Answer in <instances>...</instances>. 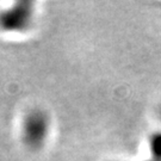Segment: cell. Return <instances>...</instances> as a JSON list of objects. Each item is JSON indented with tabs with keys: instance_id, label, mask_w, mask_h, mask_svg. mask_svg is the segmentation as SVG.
Listing matches in <instances>:
<instances>
[{
	"instance_id": "3957f363",
	"label": "cell",
	"mask_w": 161,
	"mask_h": 161,
	"mask_svg": "<svg viewBox=\"0 0 161 161\" xmlns=\"http://www.w3.org/2000/svg\"><path fill=\"white\" fill-rule=\"evenodd\" d=\"M150 156L147 161H161V131L154 132L149 138Z\"/></svg>"
},
{
	"instance_id": "6da1fadb",
	"label": "cell",
	"mask_w": 161,
	"mask_h": 161,
	"mask_svg": "<svg viewBox=\"0 0 161 161\" xmlns=\"http://www.w3.org/2000/svg\"><path fill=\"white\" fill-rule=\"evenodd\" d=\"M34 16V4L29 1L17 3L0 12V29L11 32H22L29 29Z\"/></svg>"
},
{
	"instance_id": "7a4b0ae2",
	"label": "cell",
	"mask_w": 161,
	"mask_h": 161,
	"mask_svg": "<svg viewBox=\"0 0 161 161\" xmlns=\"http://www.w3.org/2000/svg\"><path fill=\"white\" fill-rule=\"evenodd\" d=\"M49 132V117L42 110H32L23 123V140L30 148L37 149L44 143Z\"/></svg>"
},
{
	"instance_id": "277c9868",
	"label": "cell",
	"mask_w": 161,
	"mask_h": 161,
	"mask_svg": "<svg viewBox=\"0 0 161 161\" xmlns=\"http://www.w3.org/2000/svg\"><path fill=\"white\" fill-rule=\"evenodd\" d=\"M160 117H161V109H160Z\"/></svg>"
}]
</instances>
